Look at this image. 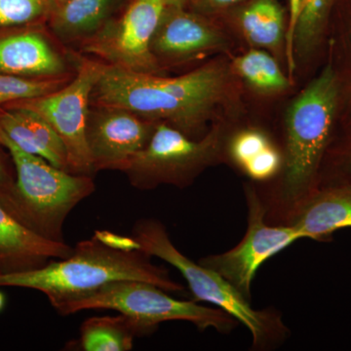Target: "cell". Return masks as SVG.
I'll return each mask as SVG.
<instances>
[{
	"label": "cell",
	"instance_id": "obj_1",
	"mask_svg": "<svg viewBox=\"0 0 351 351\" xmlns=\"http://www.w3.org/2000/svg\"><path fill=\"white\" fill-rule=\"evenodd\" d=\"M226 88V73L218 64H206L177 77H163L101 63L91 101L165 122L193 138L223 99Z\"/></svg>",
	"mask_w": 351,
	"mask_h": 351
},
{
	"label": "cell",
	"instance_id": "obj_2",
	"mask_svg": "<svg viewBox=\"0 0 351 351\" xmlns=\"http://www.w3.org/2000/svg\"><path fill=\"white\" fill-rule=\"evenodd\" d=\"M120 280L144 281L169 293L184 291V286L173 280L164 267L152 263V256L144 251L112 248L94 235L78 242L69 258L51 261L43 269L0 274V287L39 291L55 308Z\"/></svg>",
	"mask_w": 351,
	"mask_h": 351
},
{
	"label": "cell",
	"instance_id": "obj_3",
	"mask_svg": "<svg viewBox=\"0 0 351 351\" xmlns=\"http://www.w3.org/2000/svg\"><path fill=\"white\" fill-rule=\"evenodd\" d=\"M339 97L338 75L329 64L289 110L285 165L277 202L290 219L316 191V175L331 137Z\"/></svg>",
	"mask_w": 351,
	"mask_h": 351
},
{
	"label": "cell",
	"instance_id": "obj_4",
	"mask_svg": "<svg viewBox=\"0 0 351 351\" xmlns=\"http://www.w3.org/2000/svg\"><path fill=\"white\" fill-rule=\"evenodd\" d=\"M0 145L8 151L16 171L13 216L44 239L64 242V221L94 193L93 177L73 174L27 154L1 130Z\"/></svg>",
	"mask_w": 351,
	"mask_h": 351
},
{
	"label": "cell",
	"instance_id": "obj_5",
	"mask_svg": "<svg viewBox=\"0 0 351 351\" xmlns=\"http://www.w3.org/2000/svg\"><path fill=\"white\" fill-rule=\"evenodd\" d=\"M132 237L140 249L152 257L165 261L181 272L195 302H206L230 314L250 331L255 348H267L287 335L280 316L270 311H256L234 286L213 269L186 257L171 241L162 223L143 219L133 228Z\"/></svg>",
	"mask_w": 351,
	"mask_h": 351
},
{
	"label": "cell",
	"instance_id": "obj_6",
	"mask_svg": "<svg viewBox=\"0 0 351 351\" xmlns=\"http://www.w3.org/2000/svg\"><path fill=\"white\" fill-rule=\"evenodd\" d=\"M168 293L144 281H114L55 309L63 316L91 309L119 311L135 321L145 336L167 321H186L201 331L212 328L223 334L232 332L237 324V320L223 309L200 306L195 301H180Z\"/></svg>",
	"mask_w": 351,
	"mask_h": 351
},
{
	"label": "cell",
	"instance_id": "obj_7",
	"mask_svg": "<svg viewBox=\"0 0 351 351\" xmlns=\"http://www.w3.org/2000/svg\"><path fill=\"white\" fill-rule=\"evenodd\" d=\"M218 152V135L195 140L179 129L157 122L145 149L127 161L119 171L134 188L149 191L160 184L184 188L193 182Z\"/></svg>",
	"mask_w": 351,
	"mask_h": 351
},
{
	"label": "cell",
	"instance_id": "obj_8",
	"mask_svg": "<svg viewBox=\"0 0 351 351\" xmlns=\"http://www.w3.org/2000/svg\"><path fill=\"white\" fill-rule=\"evenodd\" d=\"M170 0H133L119 19H110L83 39L82 51L103 63L134 73L158 75L152 38Z\"/></svg>",
	"mask_w": 351,
	"mask_h": 351
},
{
	"label": "cell",
	"instance_id": "obj_9",
	"mask_svg": "<svg viewBox=\"0 0 351 351\" xmlns=\"http://www.w3.org/2000/svg\"><path fill=\"white\" fill-rule=\"evenodd\" d=\"M101 64L83 59L77 75L61 89L41 98L7 105L29 108L52 126L66 147L69 172L73 174L93 177L96 173L88 149L86 127L92 92L100 75Z\"/></svg>",
	"mask_w": 351,
	"mask_h": 351
},
{
	"label": "cell",
	"instance_id": "obj_10",
	"mask_svg": "<svg viewBox=\"0 0 351 351\" xmlns=\"http://www.w3.org/2000/svg\"><path fill=\"white\" fill-rule=\"evenodd\" d=\"M248 228L241 242L232 250L208 256L200 265L213 269L251 299V286L261 265L304 237L294 226H272L265 223L267 207L255 189H246Z\"/></svg>",
	"mask_w": 351,
	"mask_h": 351
},
{
	"label": "cell",
	"instance_id": "obj_11",
	"mask_svg": "<svg viewBox=\"0 0 351 351\" xmlns=\"http://www.w3.org/2000/svg\"><path fill=\"white\" fill-rule=\"evenodd\" d=\"M156 123L124 108L99 105L90 108L86 138L95 172L119 171L145 149Z\"/></svg>",
	"mask_w": 351,
	"mask_h": 351
},
{
	"label": "cell",
	"instance_id": "obj_12",
	"mask_svg": "<svg viewBox=\"0 0 351 351\" xmlns=\"http://www.w3.org/2000/svg\"><path fill=\"white\" fill-rule=\"evenodd\" d=\"M73 252L66 242L51 241L34 232L0 204V274L40 269Z\"/></svg>",
	"mask_w": 351,
	"mask_h": 351
},
{
	"label": "cell",
	"instance_id": "obj_13",
	"mask_svg": "<svg viewBox=\"0 0 351 351\" xmlns=\"http://www.w3.org/2000/svg\"><path fill=\"white\" fill-rule=\"evenodd\" d=\"M219 43L218 32L179 4L169 3L152 43L157 62H182L193 59Z\"/></svg>",
	"mask_w": 351,
	"mask_h": 351
},
{
	"label": "cell",
	"instance_id": "obj_14",
	"mask_svg": "<svg viewBox=\"0 0 351 351\" xmlns=\"http://www.w3.org/2000/svg\"><path fill=\"white\" fill-rule=\"evenodd\" d=\"M0 130L27 154L43 157L55 167L68 171V152L52 126L29 108L7 106L0 110Z\"/></svg>",
	"mask_w": 351,
	"mask_h": 351
},
{
	"label": "cell",
	"instance_id": "obj_15",
	"mask_svg": "<svg viewBox=\"0 0 351 351\" xmlns=\"http://www.w3.org/2000/svg\"><path fill=\"white\" fill-rule=\"evenodd\" d=\"M304 239L322 241L351 226V184L315 191L290 219Z\"/></svg>",
	"mask_w": 351,
	"mask_h": 351
},
{
	"label": "cell",
	"instance_id": "obj_16",
	"mask_svg": "<svg viewBox=\"0 0 351 351\" xmlns=\"http://www.w3.org/2000/svg\"><path fill=\"white\" fill-rule=\"evenodd\" d=\"M64 71L63 59L38 32L0 39V73L45 78L64 75Z\"/></svg>",
	"mask_w": 351,
	"mask_h": 351
},
{
	"label": "cell",
	"instance_id": "obj_17",
	"mask_svg": "<svg viewBox=\"0 0 351 351\" xmlns=\"http://www.w3.org/2000/svg\"><path fill=\"white\" fill-rule=\"evenodd\" d=\"M120 0H68L52 12L51 27L64 40L85 39L112 19Z\"/></svg>",
	"mask_w": 351,
	"mask_h": 351
},
{
	"label": "cell",
	"instance_id": "obj_18",
	"mask_svg": "<svg viewBox=\"0 0 351 351\" xmlns=\"http://www.w3.org/2000/svg\"><path fill=\"white\" fill-rule=\"evenodd\" d=\"M145 336L129 316H101L85 320L80 327L78 346L83 351H129L134 341Z\"/></svg>",
	"mask_w": 351,
	"mask_h": 351
},
{
	"label": "cell",
	"instance_id": "obj_19",
	"mask_svg": "<svg viewBox=\"0 0 351 351\" xmlns=\"http://www.w3.org/2000/svg\"><path fill=\"white\" fill-rule=\"evenodd\" d=\"M230 151L234 162L252 179L265 181L280 170V154L261 132L248 130L237 134Z\"/></svg>",
	"mask_w": 351,
	"mask_h": 351
},
{
	"label": "cell",
	"instance_id": "obj_20",
	"mask_svg": "<svg viewBox=\"0 0 351 351\" xmlns=\"http://www.w3.org/2000/svg\"><path fill=\"white\" fill-rule=\"evenodd\" d=\"M241 27L252 43L276 47L283 36V13L276 0H256L241 16Z\"/></svg>",
	"mask_w": 351,
	"mask_h": 351
},
{
	"label": "cell",
	"instance_id": "obj_21",
	"mask_svg": "<svg viewBox=\"0 0 351 351\" xmlns=\"http://www.w3.org/2000/svg\"><path fill=\"white\" fill-rule=\"evenodd\" d=\"M234 68L251 86L261 91H281L288 86V80L276 60L263 51L252 50L237 58Z\"/></svg>",
	"mask_w": 351,
	"mask_h": 351
},
{
	"label": "cell",
	"instance_id": "obj_22",
	"mask_svg": "<svg viewBox=\"0 0 351 351\" xmlns=\"http://www.w3.org/2000/svg\"><path fill=\"white\" fill-rule=\"evenodd\" d=\"M71 82L68 75L57 77L27 78L0 73V105L34 100L47 96Z\"/></svg>",
	"mask_w": 351,
	"mask_h": 351
},
{
	"label": "cell",
	"instance_id": "obj_23",
	"mask_svg": "<svg viewBox=\"0 0 351 351\" xmlns=\"http://www.w3.org/2000/svg\"><path fill=\"white\" fill-rule=\"evenodd\" d=\"M55 7L54 0H0V29L31 24Z\"/></svg>",
	"mask_w": 351,
	"mask_h": 351
},
{
	"label": "cell",
	"instance_id": "obj_24",
	"mask_svg": "<svg viewBox=\"0 0 351 351\" xmlns=\"http://www.w3.org/2000/svg\"><path fill=\"white\" fill-rule=\"evenodd\" d=\"M330 0H304L302 3L295 38L302 50L311 47L319 36Z\"/></svg>",
	"mask_w": 351,
	"mask_h": 351
},
{
	"label": "cell",
	"instance_id": "obj_25",
	"mask_svg": "<svg viewBox=\"0 0 351 351\" xmlns=\"http://www.w3.org/2000/svg\"><path fill=\"white\" fill-rule=\"evenodd\" d=\"M15 182L12 173L0 152V204L13 215L14 189Z\"/></svg>",
	"mask_w": 351,
	"mask_h": 351
},
{
	"label": "cell",
	"instance_id": "obj_26",
	"mask_svg": "<svg viewBox=\"0 0 351 351\" xmlns=\"http://www.w3.org/2000/svg\"><path fill=\"white\" fill-rule=\"evenodd\" d=\"M94 237L104 244L108 245L112 248L119 249V250H141L137 240L134 239L132 235L131 237H123V235L117 234L110 230H97Z\"/></svg>",
	"mask_w": 351,
	"mask_h": 351
},
{
	"label": "cell",
	"instance_id": "obj_27",
	"mask_svg": "<svg viewBox=\"0 0 351 351\" xmlns=\"http://www.w3.org/2000/svg\"><path fill=\"white\" fill-rule=\"evenodd\" d=\"M302 0H290V22L287 34V56L289 66L293 68V45H294L295 29H297L298 21L301 13Z\"/></svg>",
	"mask_w": 351,
	"mask_h": 351
},
{
	"label": "cell",
	"instance_id": "obj_28",
	"mask_svg": "<svg viewBox=\"0 0 351 351\" xmlns=\"http://www.w3.org/2000/svg\"><path fill=\"white\" fill-rule=\"evenodd\" d=\"M210 5L215 7H223L232 5V4L237 3V2L241 1V0H206Z\"/></svg>",
	"mask_w": 351,
	"mask_h": 351
},
{
	"label": "cell",
	"instance_id": "obj_29",
	"mask_svg": "<svg viewBox=\"0 0 351 351\" xmlns=\"http://www.w3.org/2000/svg\"><path fill=\"white\" fill-rule=\"evenodd\" d=\"M346 168H348V172L351 179V147L348 156H346Z\"/></svg>",
	"mask_w": 351,
	"mask_h": 351
},
{
	"label": "cell",
	"instance_id": "obj_30",
	"mask_svg": "<svg viewBox=\"0 0 351 351\" xmlns=\"http://www.w3.org/2000/svg\"><path fill=\"white\" fill-rule=\"evenodd\" d=\"M4 304H5V298H4V295L0 293V311L3 308Z\"/></svg>",
	"mask_w": 351,
	"mask_h": 351
},
{
	"label": "cell",
	"instance_id": "obj_31",
	"mask_svg": "<svg viewBox=\"0 0 351 351\" xmlns=\"http://www.w3.org/2000/svg\"><path fill=\"white\" fill-rule=\"evenodd\" d=\"M184 1H197V0H170L171 3L179 4V5Z\"/></svg>",
	"mask_w": 351,
	"mask_h": 351
},
{
	"label": "cell",
	"instance_id": "obj_32",
	"mask_svg": "<svg viewBox=\"0 0 351 351\" xmlns=\"http://www.w3.org/2000/svg\"><path fill=\"white\" fill-rule=\"evenodd\" d=\"M54 1L56 5H58V4L64 3V2L68 1V0H54Z\"/></svg>",
	"mask_w": 351,
	"mask_h": 351
},
{
	"label": "cell",
	"instance_id": "obj_33",
	"mask_svg": "<svg viewBox=\"0 0 351 351\" xmlns=\"http://www.w3.org/2000/svg\"><path fill=\"white\" fill-rule=\"evenodd\" d=\"M304 0H302V3H304Z\"/></svg>",
	"mask_w": 351,
	"mask_h": 351
}]
</instances>
